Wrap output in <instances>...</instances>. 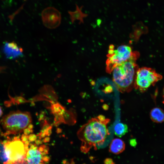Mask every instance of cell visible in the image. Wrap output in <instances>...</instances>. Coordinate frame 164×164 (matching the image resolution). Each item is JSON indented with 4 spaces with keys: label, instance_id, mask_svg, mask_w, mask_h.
<instances>
[{
    "label": "cell",
    "instance_id": "1",
    "mask_svg": "<svg viewBox=\"0 0 164 164\" xmlns=\"http://www.w3.org/2000/svg\"><path fill=\"white\" fill-rule=\"evenodd\" d=\"M110 121L102 115L92 118L78 130L77 136L81 141V150L87 152L92 147H101L110 134L107 125Z\"/></svg>",
    "mask_w": 164,
    "mask_h": 164
},
{
    "label": "cell",
    "instance_id": "2",
    "mask_svg": "<svg viewBox=\"0 0 164 164\" xmlns=\"http://www.w3.org/2000/svg\"><path fill=\"white\" fill-rule=\"evenodd\" d=\"M137 53H134L128 60L116 67L113 70V79L119 90L129 92L134 86V77L137 70L136 63Z\"/></svg>",
    "mask_w": 164,
    "mask_h": 164
},
{
    "label": "cell",
    "instance_id": "3",
    "mask_svg": "<svg viewBox=\"0 0 164 164\" xmlns=\"http://www.w3.org/2000/svg\"><path fill=\"white\" fill-rule=\"evenodd\" d=\"M32 118L28 112L16 111L4 116L1 124L5 136L20 134L31 125Z\"/></svg>",
    "mask_w": 164,
    "mask_h": 164
},
{
    "label": "cell",
    "instance_id": "4",
    "mask_svg": "<svg viewBox=\"0 0 164 164\" xmlns=\"http://www.w3.org/2000/svg\"><path fill=\"white\" fill-rule=\"evenodd\" d=\"M3 142L9 159V164L26 163L25 156L29 144L28 140L25 141L22 136H17Z\"/></svg>",
    "mask_w": 164,
    "mask_h": 164
},
{
    "label": "cell",
    "instance_id": "5",
    "mask_svg": "<svg viewBox=\"0 0 164 164\" xmlns=\"http://www.w3.org/2000/svg\"><path fill=\"white\" fill-rule=\"evenodd\" d=\"M162 78V76L152 68H140L136 72L134 86L135 89L144 92Z\"/></svg>",
    "mask_w": 164,
    "mask_h": 164
},
{
    "label": "cell",
    "instance_id": "6",
    "mask_svg": "<svg viewBox=\"0 0 164 164\" xmlns=\"http://www.w3.org/2000/svg\"><path fill=\"white\" fill-rule=\"evenodd\" d=\"M134 53L130 46L125 45L120 46L115 50L110 48L106 61L107 72L111 73L116 67L128 60Z\"/></svg>",
    "mask_w": 164,
    "mask_h": 164
},
{
    "label": "cell",
    "instance_id": "7",
    "mask_svg": "<svg viewBox=\"0 0 164 164\" xmlns=\"http://www.w3.org/2000/svg\"><path fill=\"white\" fill-rule=\"evenodd\" d=\"M48 149L46 145L38 146L31 144L27 150L25 159L27 164H46L49 161Z\"/></svg>",
    "mask_w": 164,
    "mask_h": 164
},
{
    "label": "cell",
    "instance_id": "8",
    "mask_svg": "<svg viewBox=\"0 0 164 164\" xmlns=\"http://www.w3.org/2000/svg\"><path fill=\"white\" fill-rule=\"evenodd\" d=\"M41 15L43 24L48 29H55L61 23V13L54 7H48L44 9L41 12Z\"/></svg>",
    "mask_w": 164,
    "mask_h": 164
},
{
    "label": "cell",
    "instance_id": "9",
    "mask_svg": "<svg viewBox=\"0 0 164 164\" xmlns=\"http://www.w3.org/2000/svg\"><path fill=\"white\" fill-rule=\"evenodd\" d=\"M2 51L6 58L9 59H15L23 55L22 49L14 42H5Z\"/></svg>",
    "mask_w": 164,
    "mask_h": 164
},
{
    "label": "cell",
    "instance_id": "10",
    "mask_svg": "<svg viewBox=\"0 0 164 164\" xmlns=\"http://www.w3.org/2000/svg\"><path fill=\"white\" fill-rule=\"evenodd\" d=\"M76 9L74 11H68L71 23L73 24L75 21L77 20L79 21V24L83 23L84 19L88 15L87 14L83 13L82 11L83 6L80 7L77 4H76Z\"/></svg>",
    "mask_w": 164,
    "mask_h": 164
},
{
    "label": "cell",
    "instance_id": "11",
    "mask_svg": "<svg viewBox=\"0 0 164 164\" xmlns=\"http://www.w3.org/2000/svg\"><path fill=\"white\" fill-rule=\"evenodd\" d=\"M125 149V144L124 141L120 138H115L110 144L109 151L111 153L118 154L122 152Z\"/></svg>",
    "mask_w": 164,
    "mask_h": 164
},
{
    "label": "cell",
    "instance_id": "12",
    "mask_svg": "<svg viewBox=\"0 0 164 164\" xmlns=\"http://www.w3.org/2000/svg\"><path fill=\"white\" fill-rule=\"evenodd\" d=\"M150 116L153 122L160 123L164 121V111L159 108H153L151 111Z\"/></svg>",
    "mask_w": 164,
    "mask_h": 164
},
{
    "label": "cell",
    "instance_id": "13",
    "mask_svg": "<svg viewBox=\"0 0 164 164\" xmlns=\"http://www.w3.org/2000/svg\"><path fill=\"white\" fill-rule=\"evenodd\" d=\"M114 131L115 135L118 137H121L128 132V127L126 124L122 123H119L115 125Z\"/></svg>",
    "mask_w": 164,
    "mask_h": 164
},
{
    "label": "cell",
    "instance_id": "14",
    "mask_svg": "<svg viewBox=\"0 0 164 164\" xmlns=\"http://www.w3.org/2000/svg\"><path fill=\"white\" fill-rule=\"evenodd\" d=\"M9 162L4 142L0 141V164H9Z\"/></svg>",
    "mask_w": 164,
    "mask_h": 164
},
{
    "label": "cell",
    "instance_id": "15",
    "mask_svg": "<svg viewBox=\"0 0 164 164\" xmlns=\"http://www.w3.org/2000/svg\"><path fill=\"white\" fill-rule=\"evenodd\" d=\"M104 164H115L113 160L110 158H106L104 161Z\"/></svg>",
    "mask_w": 164,
    "mask_h": 164
},
{
    "label": "cell",
    "instance_id": "16",
    "mask_svg": "<svg viewBox=\"0 0 164 164\" xmlns=\"http://www.w3.org/2000/svg\"><path fill=\"white\" fill-rule=\"evenodd\" d=\"M130 143L132 146H135L137 144L136 140L135 139H131L130 141Z\"/></svg>",
    "mask_w": 164,
    "mask_h": 164
},
{
    "label": "cell",
    "instance_id": "17",
    "mask_svg": "<svg viewBox=\"0 0 164 164\" xmlns=\"http://www.w3.org/2000/svg\"><path fill=\"white\" fill-rule=\"evenodd\" d=\"M101 22V20L100 19H98L97 20V25H99Z\"/></svg>",
    "mask_w": 164,
    "mask_h": 164
},
{
    "label": "cell",
    "instance_id": "18",
    "mask_svg": "<svg viewBox=\"0 0 164 164\" xmlns=\"http://www.w3.org/2000/svg\"><path fill=\"white\" fill-rule=\"evenodd\" d=\"M3 114V111L1 107L0 106V118L2 116Z\"/></svg>",
    "mask_w": 164,
    "mask_h": 164
},
{
    "label": "cell",
    "instance_id": "19",
    "mask_svg": "<svg viewBox=\"0 0 164 164\" xmlns=\"http://www.w3.org/2000/svg\"><path fill=\"white\" fill-rule=\"evenodd\" d=\"M163 96H164V87L163 89Z\"/></svg>",
    "mask_w": 164,
    "mask_h": 164
}]
</instances>
